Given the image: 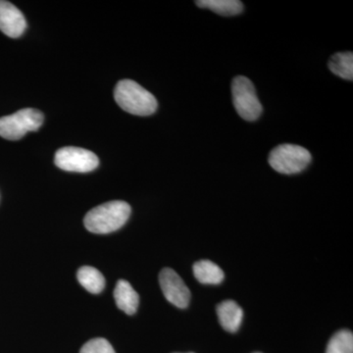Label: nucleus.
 I'll use <instances>...</instances> for the list:
<instances>
[{"label": "nucleus", "mask_w": 353, "mask_h": 353, "mask_svg": "<svg viewBox=\"0 0 353 353\" xmlns=\"http://www.w3.org/2000/svg\"><path fill=\"white\" fill-rule=\"evenodd\" d=\"M131 212V206L127 202L109 201L88 211L83 219V224L90 233H112L126 224Z\"/></svg>", "instance_id": "nucleus-1"}, {"label": "nucleus", "mask_w": 353, "mask_h": 353, "mask_svg": "<svg viewBox=\"0 0 353 353\" xmlns=\"http://www.w3.org/2000/svg\"><path fill=\"white\" fill-rule=\"evenodd\" d=\"M114 97L123 110L132 115H152L158 108L154 95L132 80L120 81L114 90Z\"/></svg>", "instance_id": "nucleus-2"}, {"label": "nucleus", "mask_w": 353, "mask_h": 353, "mask_svg": "<svg viewBox=\"0 0 353 353\" xmlns=\"http://www.w3.org/2000/svg\"><path fill=\"white\" fill-rule=\"evenodd\" d=\"M312 157L306 148L301 145H278L269 154V164L274 170L285 175L301 173L310 164Z\"/></svg>", "instance_id": "nucleus-3"}, {"label": "nucleus", "mask_w": 353, "mask_h": 353, "mask_svg": "<svg viewBox=\"0 0 353 353\" xmlns=\"http://www.w3.org/2000/svg\"><path fill=\"white\" fill-rule=\"evenodd\" d=\"M43 114L34 108H25L0 118V137L18 141L27 132L38 131L43 126Z\"/></svg>", "instance_id": "nucleus-4"}, {"label": "nucleus", "mask_w": 353, "mask_h": 353, "mask_svg": "<svg viewBox=\"0 0 353 353\" xmlns=\"http://www.w3.org/2000/svg\"><path fill=\"white\" fill-rule=\"evenodd\" d=\"M232 94L234 108L243 120L253 122L259 119L263 108L250 79L236 77L232 83Z\"/></svg>", "instance_id": "nucleus-5"}, {"label": "nucleus", "mask_w": 353, "mask_h": 353, "mask_svg": "<svg viewBox=\"0 0 353 353\" xmlns=\"http://www.w3.org/2000/svg\"><path fill=\"white\" fill-rule=\"evenodd\" d=\"M54 161L58 168L77 173L94 171L99 164V157L94 152L75 146L60 148L55 154Z\"/></svg>", "instance_id": "nucleus-6"}, {"label": "nucleus", "mask_w": 353, "mask_h": 353, "mask_svg": "<svg viewBox=\"0 0 353 353\" xmlns=\"http://www.w3.org/2000/svg\"><path fill=\"white\" fill-rule=\"evenodd\" d=\"M160 287L169 303L179 308H187L190 301L189 288L173 269L165 268L160 272Z\"/></svg>", "instance_id": "nucleus-7"}, {"label": "nucleus", "mask_w": 353, "mask_h": 353, "mask_svg": "<svg viewBox=\"0 0 353 353\" xmlns=\"http://www.w3.org/2000/svg\"><path fill=\"white\" fill-rule=\"evenodd\" d=\"M27 28L23 13L11 2L0 0V31L9 38L22 36Z\"/></svg>", "instance_id": "nucleus-8"}, {"label": "nucleus", "mask_w": 353, "mask_h": 353, "mask_svg": "<svg viewBox=\"0 0 353 353\" xmlns=\"http://www.w3.org/2000/svg\"><path fill=\"white\" fill-rule=\"evenodd\" d=\"M217 315L221 326L230 333H236L240 329L243 311L238 303L226 301L217 306Z\"/></svg>", "instance_id": "nucleus-9"}, {"label": "nucleus", "mask_w": 353, "mask_h": 353, "mask_svg": "<svg viewBox=\"0 0 353 353\" xmlns=\"http://www.w3.org/2000/svg\"><path fill=\"white\" fill-rule=\"evenodd\" d=\"M114 299H115L118 308L124 311L128 315L134 314L138 310L139 303L138 292L127 281H118L115 290H114Z\"/></svg>", "instance_id": "nucleus-10"}, {"label": "nucleus", "mask_w": 353, "mask_h": 353, "mask_svg": "<svg viewBox=\"0 0 353 353\" xmlns=\"http://www.w3.org/2000/svg\"><path fill=\"white\" fill-rule=\"evenodd\" d=\"M194 277L204 285H218L224 280V272L209 260H201L194 265Z\"/></svg>", "instance_id": "nucleus-11"}, {"label": "nucleus", "mask_w": 353, "mask_h": 353, "mask_svg": "<svg viewBox=\"0 0 353 353\" xmlns=\"http://www.w3.org/2000/svg\"><path fill=\"white\" fill-rule=\"evenodd\" d=\"M77 278L79 283L90 294H101L105 287V279L101 272L94 267L83 266L79 269Z\"/></svg>", "instance_id": "nucleus-12"}, {"label": "nucleus", "mask_w": 353, "mask_h": 353, "mask_svg": "<svg viewBox=\"0 0 353 353\" xmlns=\"http://www.w3.org/2000/svg\"><path fill=\"white\" fill-rule=\"evenodd\" d=\"M196 3L201 8L209 9L226 17L239 15L243 10V2L239 0H199Z\"/></svg>", "instance_id": "nucleus-13"}, {"label": "nucleus", "mask_w": 353, "mask_h": 353, "mask_svg": "<svg viewBox=\"0 0 353 353\" xmlns=\"http://www.w3.org/2000/svg\"><path fill=\"white\" fill-rule=\"evenodd\" d=\"M329 69L334 75L345 80H353V53L339 52L329 61Z\"/></svg>", "instance_id": "nucleus-14"}, {"label": "nucleus", "mask_w": 353, "mask_h": 353, "mask_svg": "<svg viewBox=\"0 0 353 353\" xmlns=\"http://www.w3.org/2000/svg\"><path fill=\"white\" fill-rule=\"evenodd\" d=\"M326 353H353V334L347 330L338 332L332 336Z\"/></svg>", "instance_id": "nucleus-15"}, {"label": "nucleus", "mask_w": 353, "mask_h": 353, "mask_svg": "<svg viewBox=\"0 0 353 353\" xmlns=\"http://www.w3.org/2000/svg\"><path fill=\"white\" fill-rule=\"evenodd\" d=\"M80 353H115V350L108 340L97 338L85 343Z\"/></svg>", "instance_id": "nucleus-16"}, {"label": "nucleus", "mask_w": 353, "mask_h": 353, "mask_svg": "<svg viewBox=\"0 0 353 353\" xmlns=\"http://www.w3.org/2000/svg\"><path fill=\"white\" fill-rule=\"evenodd\" d=\"M255 353H260V352H255Z\"/></svg>", "instance_id": "nucleus-17"}]
</instances>
